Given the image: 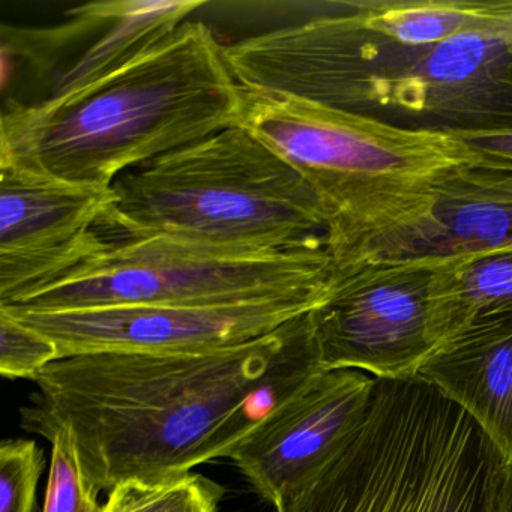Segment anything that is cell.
Listing matches in <instances>:
<instances>
[{
  "label": "cell",
  "instance_id": "obj_11",
  "mask_svg": "<svg viewBox=\"0 0 512 512\" xmlns=\"http://www.w3.org/2000/svg\"><path fill=\"white\" fill-rule=\"evenodd\" d=\"M506 250H512V172L466 164L331 256L445 262Z\"/></svg>",
  "mask_w": 512,
  "mask_h": 512
},
{
  "label": "cell",
  "instance_id": "obj_5",
  "mask_svg": "<svg viewBox=\"0 0 512 512\" xmlns=\"http://www.w3.org/2000/svg\"><path fill=\"white\" fill-rule=\"evenodd\" d=\"M502 455L419 377L377 380L364 419L277 512H490Z\"/></svg>",
  "mask_w": 512,
  "mask_h": 512
},
{
  "label": "cell",
  "instance_id": "obj_18",
  "mask_svg": "<svg viewBox=\"0 0 512 512\" xmlns=\"http://www.w3.org/2000/svg\"><path fill=\"white\" fill-rule=\"evenodd\" d=\"M46 466L34 440L7 439L0 445V512H34L38 481Z\"/></svg>",
  "mask_w": 512,
  "mask_h": 512
},
{
  "label": "cell",
  "instance_id": "obj_4",
  "mask_svg": "<svg viewBox=\"0 0 512 512\" xmlns=\"http://www.w3.org/2000/svg\"><path fill=\"white\" fill-rule=\"evenodd\" d=\"M100 224L116 239L154 236L245 254L326 245V217L292 164L242 125L128 170Z\"/></svg>",
  "mask_w": 512,
  "mask_h": 512
},
{
  "label": "cell",
  "instance_id": "obj_2",
  "mask_svg": "<svg viewBox=\"0 0 512 512\" xmlns=\"http://www.w3.org/2000/svg\"><path fill=\"white\" fill-rule=\"evenodd\" d=\"M224 53L244 88L371 118L392 112L454 131L497 124L512 110V28L412 46L374 29L361 2H344Z\"/></svg>",
  "mask_w": 512,
  "mask_h": 512
},
{
  "label": "cell",
  "instance_id": "obj_12",
  "mask_svg": "<svg viewBox=\"0 0 512 512\" xmlns=\"http://www.w3.org/2000/svg\"><path fill=\"white\" fill-rule=\"evenodd\" d=\"M376 385L364 371H320L272 410L229 460L260 499L277 508L346 442Z\"/></svg>",
  "mask_w": 512,
  "mask_h": 512
},
{
  "label": "cell",
  "instance_id": "obj_1",
  "mask_svg": "<svg viewBox=\"0 0 512 512\" xmlns=\"http://www.w3.org/2000/svg\"><path fill=\"white\" fill-rule=\"evenodd\" d=\"M323 371L308 314L250 343L202 353L100 352L52 362L22 427L70 431L98 493L163 481L232 452Z\"/></svg>",
  "mask_w": 512,
  "mask_h": 512
},
{
  "label": "cell",
  "instance_id": "obj_9",
  "mask_svg": "<svg viewBox=\"0 0 512 512\" xmlns=\"http://www.w3.org/2000/svg\"><path fill=\"white\" fill-rule=\"evenodd\" d=\"M322 301L272 299L215 307L127 305L8 311L58 347L59 359L100 352L202 353L250 343L301 319Z\"/></svg>",
  "mask_w": 512,
  "mask_h": 512
},
{
  "label": "cell",
  "instance_id": "obj_3",
  "mask_svg": "<svg viewBox=\"0 0 512 512\" xmlns=\"http://www.w3.org/2000/svg\"><path fill=\"white\" fill-rule=\"evenodd\" d=\"M242 106L224 44L187 20L74 94L11 103L0 118V166L110 188L134 167L241 124Z\"/></svg>",
  "mask_w": 512,
  "mask_h": 512
},
{
  "label": "cell",
  "instance_id": "obj_19",
  "mask_svg": "<svg viewBox=\"0 0 512 512\" xmlns=\"http://www.w3.org/2000/svg\"><path fill=\"white\" fill-rule=\"evenodd\" d=\"M50 338L0 310V373L8 379L34 380L44 368L58 361Z\"/></svg>",
  "mask_w": 512,
  "mask_h": 512
},
{
  "label": "cell",
  "instance_id": "obj_10",
  "mask_svg": "<svg viewBox=\"0 0 512 512\" xmlns=\"http://www.w3.org/2000/svg\"><path fill=\"white\" fill-rule=\"evenodd\" d=\"M113 190L0 166V307L97 254Z\"/></svg>",
  "mask_w": 512,
  "mask_h": 512
},
{
  "label": "cell",
  "instance_id": "obj_7",
  "mask_svg": "<svg viewBox=\"0 0 512 512\" xmlns=\"http://www.w3.org/2000/svg\"><path fill=\"white\" fill-rule=\"evenodd\" d=\"M334 260L328 247L245 254L181 239H109L46 286L8 310L52 311L127 305L215 307L272 299L323 301Z\"/></svg>",
  "mask_w": 512,
  "mask_h": 512
},
{
  "label": "cell",
  "instance_id": "obj_14",
  "mask_svg": "<svg viewBox=\"0 0 512 512\" xmlns=\"http://www.w3.org/2000/svg\"><path fill=\"white\" fill-rule=\"evenodd\" d=\"M205 5L202 0H107L86 5L97 19V37L58 74L49 97L74 94L116 73Z\"/></svg>",
  "mask_w": 512,
  "mask_h": 512
},
{
  "label": "cell",
  "instance_id": "obj_16",
  "mask_svg": "<svg viewBox=\"0 0 512 512\" xmlns=\"http://www.w3.org/2000/svg\"><path fill=\"white\" fill-rule=\"evenodd\" d=\"M224 494L214 479L194 472L163 481H128L110 491L104 512H218Z\"/></svg>",
  "mask_w": 512,
  "mask_h": 512
},
{
  "label": "cell",
  "instance_id": "obj_17",
  "mask_svg": "<svg viewBox=\"0 0 512 512\" xmlns=\"http://www.w3.org/2000/svg\"><path fill=\"white\" fill-rule=\"evenodd\" d=\"M47 440L52 443V458L43 512H104L70 431L59 428Z\"/></svg>",
  "mask_w": 512,
  "mask_h": 512
},
{
  "label": "cell",
  "instance_id": "obj_15",
  "mask_svg": "<svg viewBox=\"0 0 512 512\" xmlns=\"http://www.w3.org/2000/svg\"><path fill=\"white\" fill-rule=\"evenodd\" d=\"M439 263L436 323L440 344L479 314L512 311V250Z\"/></svg>",
  "mask_w": 512,
  "mask_h": 512
},
{
  "label": "cell",
  "instance_id": "obj_13",
  "mask_svg": "<svg viewBox=\"0 0 512 512\" xmlns=\"http://www.w3.org/2000/svg\"><path fill=\"white\" fill-rule=\"evenodd\" d=\"M416 377L464 410L512 460V311L479 314L419 368Z\"/></svg>",
  "mask_w": 512,
  "mask_h": 512
},
{
  "label": "cell",
  "instance_id": "obj_8",
  "mask_svg": "<svg viewBox=\"0 0 512 512\" xmlns=\"http://www.w3.org/2000/svg\"><path fill=\"white\" fill-rule=\"evenodd\" d=\"M439 265L370 257L334 260L328 295L308 313L320 368L364 371L376 380L416 377L440 346Z\"/></svg>",
  "mask_w": 512,
  "mask_h": 512
},
{
  "label": "cell",
  "instance_id": "obj_21",
  "mask_svg": "<svg viewBox=\"0 0 512 512\" xmlns=\"http://www.w3.org/2000/svg\"><path fill=\"white\" fill-rule=\"evenodd\" d=\"M490 512H512V460L503 464L494 487Z\"/></svg>",
  "mask_w": 512,
  "mask_h": 512
},
{
  "label": "cell",
  "instance_id": "obj_20",
  "mask_svg": "<svg viewBox=\"0 0 512 512\" xmlns=\"http://www.w3.org/2000/svg\"><path fill=\"white\" fill-rule=\"evenodd\" d=\"M466 149L472 166L512 172V125L451 131Z\"/></svg>",
  "mask_w": 512,
  "mask_h": 512
},
{
  "label": "cell",
  "instance_id": "obj_6",
  "mask_svg": "<svg viewBox=\"0 0 512 512\" xmlns=\"http://www.w3.org/2000/svg\"><path fill=\"white\" fill-rule=\"evenodd\" d=\"M295 167L326 217V247L389 217L470 164L451 131L407 128L244 88L241 124Z\"/></svg>",
  "mask_w": 512,
  "mask_h": 512
}]
</instances>
